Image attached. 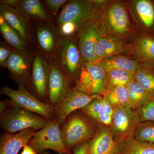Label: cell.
I'll return each mask as SVG.
<instances>
[{
  "instance_id": "cell-24",
  "label": "cell",
  "mask_w": 154,
  "mask_h": 154,
  "mask_svg": "<svg viewBox=\"0 0 154 154\" xmlns=\"http://www.w3.org/2000/svg\"><path fill=\"white\" fill-rule=\"evenodd\" d=\"M115 154H154V144L141 141L134 137L116 146Z\"/></svg>"
},
{
  "instance_id": "cell-38",
  "label": "cell",
  "mask_w": 154,
  "mask_h": 154,
  "mask_svg": "<svg viewBox=\"0 0 154 154\" xmlns=\"http://www.w3.org/2000/svg\"><path fill=\"white\" fill-rule=\"evenodd\" d=\"M21 154H38L30 146L26 145L23 148V151Z\"/></svg>"
},
{
  "instance_id": "cell-35",
  "label": "cell",
  "mask_w": 154,
  "mask_h": 154,
  "mask_svg": "<svg viewBox=\"0 0 154 154\" xmlns=\"http://www.w3.org/2000/svg\"><path fill=\"white\" fill-rule=\"evenodd\" d=\"M13 50L9 45L1 43L0 46V64L1 66L6 68L7 61Z\"/></svg>"
},
{
  "instance_id": "cell-27",
  "label": "cell",
  "mask_w": 154,
  "mask_h": 154,
  "mask_svg": "<svg viewBox=\"0 0 154 154\" xmlns=\"http://www.w3.org/2000/svg\"><path fill=\"white\" fill-rule=\"evenodd\" d=\"M85 67L91 75L94 82L93 95H103L106 92V71L95 62H85Z\"/></svg>"
},
{
  "instance_id": "cell-39",
  "label": "cell",
  "mask_w": 154,
  "mask_h": 154,
  "mask_svg": "<svg viewBox=\"0 0 154 154\" xmlns=\"http://www.w3.org/2000/svg\"><path fill=\"white\" fill-rule=\"evenodd\" d=\"M8 107V104L7 101H1L0 102V113L1 115L3 114Z\"/></svg>"
},
{
  "instance_id": "cell-26",
  "label": "cell",
  "mask_w": 154,
  "mask_h": 154,
  "mask_svg": "<svg viewBox=\"0 0 154 154\" xmlns=\"http://www.w3.org/2000/svg\"><path fill=\"white\" fill-rule=\"evenodd\" d=\"M103 96L114 110L128 106L129 93L126 86H118L108 89Z\"/></svg>"
},
{
  "instance_id": "cell-13",
  "label": "cell",
  "mask_w": 154,
  "mask_h": 154,
  "mask_svg": "<svg viewBox=\"0 0 154 154\" xmlns=\"http://www.w3.org/2000/svg\"><path fill=\"white\" fill-rule=\"evenodd\" d=\"M101 95H88L75 87H72L55 108L56 118L61 125L71 114L82 109L92 100Z\"/></svg>"
},
{
  "instance_id": "cell-8",
  "label": "cell",
  "mask_w": 154,
  "mask_h": 154,
  "mask_svg": "<svg viewBox=\"0 0 154 154\" xmlns=\"http://www.w3.org/2000/svg\"><path fill=\"white\" fill-rule=\"evenodd\" d=\"M102 33L101 19H94L77 25L78 46L85 62L95 60V48L98 38Z\"/></svg>"
},
{
  "instance_id": "cell-14",
  "label": "cell",
  "mask_w": 154,
  "mask_h": 154,
  "mask_svg": "<svg viewBox=\"0 0 154 154\" xmlns=\"http://www.w3.org/2000/svg\"><path fill=\"white\" fill-rule=\"evenodd\" d=\"M48 83V99L54 109L71 88L72 82L64 74L55 59L50 61Z\"/></svg>"
},
{
  "instance_id": "cell-29",
  "label": "cell",
  "mask_w": 154,
  "mask_h": 154,
  "mask_svg": "<svg viewBox=\"0 0 154 154\" xmlns=\"http://www.w3.org/2000/svg\"><path fill=\"white\" fill-rule=\"evenodd\" d=\"M136 81L148 93L154 96V69L140 66L135 72Z\"/></svg>"
},
{
  "instance_id": "cell-4",
  "label": "cell",
  "mask_w": 154,
  "mask_h": 154,
  "mask_svg": "<svg viewBox=\"0 0 154 154\" xmlns=\"http://www.w3.org/2000/svg\"><path fill=\"white\" fill-rule=\"evenodd\" d=\"M8 109L1 115V126L6 132L16 133L24 130L33 128L39 131L49 121L38 115L15 105L7 100Z\"/></svg>"
},
{
  "instance_id": "cell-6",
  "label": "cell",
  "mask_w": 154,
  "mask_h": 154,
  "mask_svg": "<svg viewBox=\"0 0 154 154\" xmlns=\"http://www.w3.org/2000/svg\"><path fill=\"white\" fill-rule=\"evenodd\" d=\"M60 124L57 118L49 122L44 128L36 131L28 143L38 154L48 149L52 150L60 154H72V151L66 147L63 140Z\"/></svg>"
},
{
  "instance_id": "cell-22",
  "label": "cell",
  "mask_w": 154,
  "mask_h": 154,
  "mask_svg": "<svg viewBox=\"0 0 154 154\" xmlns=\"http://www.w3.org/2000/svg\"><path fill=\"white\" fill-rule=\"evenodd\" d=\"M0 31L2 36L13 49L28 57H33L29 49V44L7 24L0 16Z\"/></svg>"
},
{
  "instance_id": "cell-3",
  "label": "cell",
  "mask_w": 154,
  "mask_h": 154,
  "mask_svg": "<svg viewBox=\"0 0 154 154\" xmlns=\"http://www.w3.org/2000/svg\"><path fill=\"white\" fill-rule=\"evenodd\" d=\"M55 59L68 79L72 82H76L85 62L79 49L76 34L66 36L60 33Z\"/></svg>"
},
{
  "instance_id": "cell-40",
  "label": "cell",
  "mask_w": 154,
  "mask_h": 154,
  "mask_svg": "<svg viewBox=\"0 0 154 154\" xmlns=\"http://www.w3.org/2000/svg\"><path fill=\"white\" fill-rule=\"evenodd\" d=\"M42 154H50L48 152L45 151L44 152L42 153Z\"/></svg>"
},
{
  "instance_id": "cell-10",
  "label": "cell",
  "mask_w": 154,
  "mask_h": 154,
  "mask_svg": "<svg viewBox=\"0 0 154 154\" xmlns=\"http://www.w3.org/2000/svg\"><path fill=\"white\" fill-rule=\"evenodd\" d=\"M125 56L140 66L154 69V37L140 33L127 43Z\"/></svg>"
},
{
  "instance_id": "cell-5",
  "label": "cell",
  "mask_w": 154,
  "mask_h": 154,
  "mask_svg": "<svg viewBox=\"0 0 154 154\" xmlns=\"http://www.w3.org/2000/svg\"><path fill=\"white\" fill-rule=\"evenodd\" d=\"M107 1L73 0L65 5L59 15L57 27L72 22L77 25L90 20L100 19Z\"/></svg>"
},
{
  "instance_id": "cell-36",
  "label": "cell",
  "mask_w": 154,
  "mask_h": 154,
  "mask_svg": "<svg viewBox=\"0 0 154 154\" xmlns=\"http://www.w3.org/2000/svg\"><path fill=\"white\" fill-rule=\"evenodd\" d=\"M77 25L72 22L65 23L58 28L60 32L63 35L66 36H72L76 33Z\"/></svg>"
},
{
  "instance_id": "cell-25",
  "label": "cell",
  "mask_w": 154,
  "mask_h": 154,
  "mask_svg": "<svg viewBox=\"0 0 154 154\" xmlns=\"http://www.w3.org/2000/svg\"><path fill=\"white\" fill-rule=\"evenodd\" d=\"M129 93L128 106L136 110L153 99L152 96L145 91L135 79L126 86Z\"/></svg>"
},
{
  "instance_id": "cell-15",
  "label": "cell",
  "mask_w": 154,
  "mask_h": 154,
  "mask_svg": "<svg viewBox=\"0 0 154 154\" xmlns=\"http://www.w3.org/2000/svg\"><path fill=\"white\" fill-rule=\"evenodd\" d=\"M50 23L43 22L39 24L34 35L38 52L50 61L55 59L60 33L57 27L55 28Z\"/></svg>"
},
{
  "instance_id": "cell-7",
  "label": "cell",
  "mask_w": 154,
  "mask_h": 154,
  "mask_svg": "<svg viewBox=\"0 0 154 154\" xmlns=\"http://www.w3.org/2000/svg\"><path fill=\"white\" fill-rule=\"evenodd\" d=\"M1 92L10 98L15 105L41 116L48 121L56 118L54 108L49 103L42 102L30 94L23 85H19L17 90L5 86L1 88Z\"/></svg>"
},
{
  "instance_id": "cell-19",
  "label": "cell",
  "mask_w": 154,
  "mask_h": 154,
  "mask_svg": "<svg viewBox=\"0 0 154 154\" xmlns=\"http://www.w3.org/2000/svg\"><path fill=\"white\" fill-rule=\"evenodd\" d=\"M36 131L33 128L16 133L6 132L1 135L0 154H18L20 150L28 145Z\"/></svg>"
},
{
  "instance_id": "cell-28",
  "label": "cell",
  "mask_w": 154,
  "mask_h": 154,
  "mask_svg": "<svg viewBox=\"0 0 154 154\" xmlns=\"http://www.w3.org/2000/svg\"><path fill=\"white\" fill-rule=\"evenodd\" d=\"M135 79V73L122 70L107 71H106L105 76L106 91L110 88L118 86H127Z\"/></svg>"
},
{
  "instance_id": "cell-11",
  "label": "cell",
  "mask_w": 154,
  "mask_h": 154,
  "mask_svg": "<svg viewBox=\"0 0 154 154\" xmlns=\"http://www.w3.org/2000/svg\"><path fill=\"white\" fill-rule=\"evenodd\" d=\"M50 61L39 52L33 55L29 79L32 89L38 99H48V83Z\"/></svg>"
},
{
  "instance_id": "cell-1",
  "label": "cell",
  "mask_w": 154,
  "mask_h": 154,
  "mask_svg": "<svg viewBox=\"0 0 154 154\" xmlns=\"http://www.w3.org/2000/svg\"><path fill=\"white\" fill-rule=\"evenodd\" d=\"M101 20L106 33L123 41H131L136 36L135 26L126 2L107 1Z\"/></svg>"
},
{
  "instance_id": "cell-9",
  "label": "cell",
  "mask_w": 154,
  "mask_h": 154,
  "mask_svg": "<svg viewBox=\"0 0 154 154\" xmlns=\"http://www.w3.org/2000/svg\"><path fill=\"white\" fill-rule=\"evenodd\" d=\"M140 122L139 116L129 106L116 109L110 128L116 146L134 137L135 131Z\"/></svg>"
},
{
  "instance_id": "cell-2",
  "label": "cell",
  "mask_w": 154,
  "mask_h": 154,
  "mask_svg": "<svg viewBox=\"0 0 154 154\" xmlns=\"http://www.w3.org/2000/svg\"><path fill=\"white\" fill-rule=\"evenodd\" d=\"M99 126L82 111L72 113L60 127L66 147L72 151L76 146L91 140L97 134Z\"/></svg>"
},
{
  "instance_id": "cell-30",
  "label": "cell",
  "mask_w": 154,
  "mask_h": 154,
  "mask_svg": "<svg viewBox=\"0 0 154 154\" xmlns=\"http://www.w3.org/2000/svg\"><path fill=\"white\" fill-rule=\"evenodd\" d=\"M136 139L154 144V122H140L134 134Z\"/></svg>"
},
{
  "instance_id": "cell-33",
  "label": "cell",
  "mask_w": 154,
  "mask_h": 154,
  "mask_svg": "<svg viewBox=\"0 0 154 154\" xmlns=\"http://www.w3.org/2000/svg\"><path fill=\"white\" fill-rule=\"evenodd\" d=\"M135 110L139 116L140 122H154V98Z\"/></svg>"
},
{
  "instance_id": "cell-37",
  "label": "cell",
  "mask_w": 154,
  "mask_h": 154,
  "mask_svg": "<svg viewBox=\"0 0 154 154\" xmlns=\"http://www.w3.org/2000/svg\"><path fill=\"white\" fill-rule=\"evenodd\" d=\"M91 140L76 146L72 150V154H88Z\"/></svg>"
},
{
  "instance_id": "cell-32",
  "label": "cell",
  "mask_w": 154,
  "mask_h": 154,
  "mask_svg": "<svg viewBox=\"0 0 154 154\" xmlns=\"http://www.w3.org/2000/svg\"><path fill=\"white\" fill-rule=\"evenodd\" d=\"M102 97L103 95L98 96L87 106L79 110L93 119L97 124L98 115L102 105Z\"/></svg>"
},
{
  "instance_id": "cell-17",
  "label": "cell",
  "mask_w": 154,
  "mask_h": 154,
  "mask_svg": "<svg viewBox=\"0 0 154 154\" xmlns=\"http://www.w3.org/2000/svg\"><path fill=\"white\" fill-rule=\"evenodd\" d=\"M33 57H28L13 50L7 63L6 68L18 85L29 84Z\"/></svg>"
},
{
  "instance_id": "cell-23",
  "label": "cell",
  "mask_w": 154,
  "mask_h": 154,
  "mask_svg": "<svg viewBox=\"0 0 154 154\" xmlns=\"http://www.w3.org/2000/svg\"><path fill=\"white\" fill-rule=\"evenodd\" d=\"M106 71L122 70L135 73L140 66L136 61L125 55L113 56L98 61H94Z\"/></svg>"
},
{
  "instance_id": "cell-21",
  "label": "cell",
  "mask_w": 154,
  "mask_h": 154,
  "mask_svg": "<svg viewBox=\"0 0 154 154\" xmlns=\"http://www.w3.org/2000/svg\"><path fill=\"white\" fill-rule=\"evenodd\" d=\"M116 147L110 127L100 125L91 140L88 154H115Z\"/></svg>"
},
{
  "instance_id": "cell-16",
  "label": "cell",
  "mask_w": 154,
  "mask_h": 154,
  "mask_svg": "<svg viewBox=\"0 0 154 154\" xmlns=\"http://www.w3.org/2000/svg\"><path fill=\"white\" fill-rule=\"evenodd\" d=\"M0 16L29 44L35 43L34 33L30 21L13 7L1 4Z\"/></svg>"
},
{
  "instance_id": "cell-34",
  "label": "cell",
  "mask_w": 154,
  "mask_h": 154,
  "mask_svg": "<svg viewBox=\"0 0 154 154\" xmlns=\"http://www.w3.org/2000/svg\"><path fill=\"white\" fill-rule=\"evenodd\" d=\"M51 14L57 15L60 9L63 5H66L69 1L67 0H44L43 1Z\"/></svg>"
},
{
  "instance_id": "cell-12",
  "label": "cell",
  "mask_w": 154,
  "mask_h": 154,
  "mask_svg": "<svg viewBox=\"0 0 154 154\" xmlns=\"http://www.w3.org/2000/svg\"><path fill=\"white\" fill-rule=\"evenodd\" d=\"M126 3L133 21L142 33L154 37V1L133 0Z\"/></svg>"
},
{
  "instance_id": "cell-18",
  "label": "cell",
  "mask_w": 154,
  "mask_h": 154,
  "mask_svg": "<svg viewBox=\"0 0 154 154\" xmlns=\"http://www.w3.org/2000/svg\"><path fill=\"white\" fill-rule=\"evenodd\" d=\"M127 42L107 33L101 34L95 48V60L113 56L125 54Z\"/></svg>"
},
{
  "instance_id": "cell-31",
  "label": "cell",
  "mask_w": 154,
  "mask_h": 154,
  "mask_svg": "<svg viewBox=\"0 0 154 154\" xmlns=\"http://www.w3.org/2000/svg\"><path fill=\"white\" fill-rule=\"evenodd\" d=\"M76 82V88L88 95H93L94 82L85 66L82 68L79 79Z\"/></svg>"
},
{
  "instance_id": "cell-20",
  "label": "cell",
  "mask_w": 154,
  "mask_h": 154,
  "mask_svg": "<svg viewBox=\"0 0 154 154\" xmlns=\"http://www.w3.org/2000/svg\"><path fill=\"white\" fill-rule=\"evenodd\" d=\"M15 8L29 21L51 23L48 13L39 0H17Z\"/></svg>"
}]
</instances>
